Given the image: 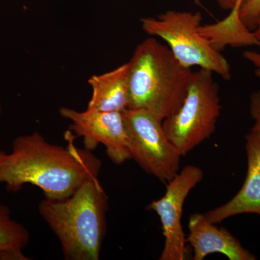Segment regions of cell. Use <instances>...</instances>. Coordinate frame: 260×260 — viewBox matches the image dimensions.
Segmentation results:
<instances>
[{
  "label": "cell",
  "mask_w": 260,
  "mask_h": 260,
  "mask_svg": "<svg viewBox=\"0 0 260 260\" xmlns=\"http://www.w3.org/2000/svg\"><path fill=\"white\" fill-rule=\"evenodd\" d=\"M243 56L255 68V75L260 79V52L256 51H245Z\"/></svg>",
  "instance_id": "17"
},
{
  "label": "cell",
  "mask_w": 260,
  "mask_h": 260,
  "mask_svg": "<svg viewBox=\"0 0 260 260\" xmlns=\"http://www.w3.org/2000/svg\"><path fill=\"white\" fill-rule=\"evenodd\" d=\"M249 109L251 118L254 121L252 129L260 130V90L251 94Z\"/></svg>",
  "instance_id": "15"
},
{
  "label": "cell",
  "mask_w": 260,
  "mask_h": 260,
  "mask_svg": "<svg viewBox=\"0 0 260 260\" xmlns=\"http://www.w3.org/2000/svg\"><path fill=\"white\" fill-rule=\"evenodd\" d=\"M129 63V108L146 111L160 121L175 112L192 74L155 37L137 46Z\"/></svg>",
  "instance_id": "3"
},
{
  "label": "cell",
  "mask_w": 260,
  "mask_h": 260,
  "mask_svg": "<svg viewBox=\"0 0 260 260\" xmlns=\"http://www.w3.org/2000/svg\"><path fill=\"white\" fill-rule=\"evenodd\" d=\"M203 177V169L186 166L168 182L164 196L147 207V209L156 213L161 223L165 243L160 260L185 259L186 237L181 225L183 207L188 194Z\"/></svg>",
  "instance_id": "7"
},
{
  "label": "cell",
  "mask_w": 260,
  "mask_h": 260,
  "mask_svg": "<svg viewBox=\"0 0 260 260\" xmlns=\"http://www.w3.org/2000/svg\"><path fill=\"white\" fill-rule=\"evenodd\" d=\"M253 32H254V37H255L256 40L259 43V46H260V11L257 18H256V26L254 30H253Z\"/></svg>",
  "instance_id": "19"
},
{
  "label": "cell",
  "mask_w": 260,
  "mask_h": 260,
  "mask_svg": "<svg viewBox=\"0 0 260 260\" xmlns=\"http://www.w3.org/2000/svg\"><path fill=\"white\" fill-rule=\"evenodd\" d=\"M208 70L192 72L184 99L162 121L168 139L181 156L210 138L221 112L219 85Z\"/></svg>",
  "instance_id": "4"
},
{
  "label": "cell",
  "mask_w": 260,
  "mask_h": 260,
  "mask_svg": "<svg viewBox=\"0 0 260 260\" xmlns=\"http://www.w3.org/2000/svg\"><path fill=\"white\" fill-rule=\"evenodd\" d=\"M91 97L87 109L123 112L129 108V63L88 80Z\"/></svg>",
  "instance_id": "11"
},
{
  "label": "cell",
  "mask_w": 260,
  "mask_h": 260,
  "mask_svg": "<svg viewBox=\"0 0 260 260\" xmlns=\"http://www.w3.org/2000/svg\"><path fill=\"white\" fill-rule=\"evenodd\" d=\"M200 12L168 10L156 18L140 19L143 31L167 42L173 54L183 66L210 70L223 80L232 78L231 67L220 51L200 34Z\"/></svg>",
  "instance_id": "5"
},
{
  "label": "cell",
  "mask_w": 260,
  "mask_h": 260,
  "mask_svg": "<svg viewBox=\"0 0 260 260\" xmlns=\"http://www.w3.org/2000/svg\"><path fill=\"white\" fill-rule=\"evenodd\" d=\"M30 240V234L23 224L12 218L11 211L0 204V251L8 249L23 250Z\"/></svg>",
  "instance_id": "13"
},
{
  "label": "cell",
  "mask_w": 260,
  "mask_h": 260,
  "mask_svg": "<svg viewBox=\"0 0 260 260\" xmlns=\"http://www.w3.org/2000/svg\"><path fill=\"white\" fill-rule=\"evenodd\" d=\"M59 114L70 121V129L75 138H83L85 148L94 150L104 145L109 158L116 165L131 159L128 150V135L124 112H101L86 110L78 112L61 107Z\"/></svg>",
  "instance_id": "8"
},
{
  "label": "cell",
  "mask_w": 260,
  "mask_h": 260,
  "mask_svg": "<svg viewBox=\"0 0 260 260\" xmlns=\"http://www.w3.org/2000/svg\"><path fill=\"white\" fill-rule=\"evenodd\" d=\"M2 111H3V109H2V104L1 102H0V114H1ZM5 153V152L1 151L0 150V159H1L2 157H3V154Z\"/></svg>",
  "instance_id": "20"
},
{
  "label": "cell",
  "mask_w": 260,
  "mask_h": 260,
  "mask_svg": "<svg viewBox=\"0 0 260 260\" xmlns=\"http://www.w3.org/2000/svg\"><path fill=\"white\" fill-rule=\"evenodd\" d=\"M247 172L237 194L225 204L204 214L208 221L221 223L241 214H256L260 217V130L251 128L245 136Z\"/></svg>",
  "instance_id": "9"
},
{
  "label": "cell",
  "mask_w": 260,
  "mask_h": 260,
  "mask_svg": "<svg viewBox=\"0 0 260 260\" xmlns=\"http://www.w3.org/2000/svg\"><path fill=\"white\" fill-rule=\"evenodd\" d=\"M109 198L99 180L89 179L68 198H45L39 212L59 239L67 260H99L107 232Z\"/></svg>",
  "instance_id": "2"
},
{
  "label": "cell",
  "mask_w": 260,
  "mask_h": 260,
  "mask_svg": "<svg viewBox=\"0 0 260 260\" xmlns=\"http://www.w3.org/2000/svg\"><path fill=\"white\" fill-rule=\"evenodd\" d=\"M29 258L20 249H8L0 251V260H28Z\"/></svg>",
  "instance_id": "16"
},
{
  "label": "cell",
  "mask_w": 260,
  "mask_h": 260,
  "mask_svg": "<svg viewBox=\"0 0 260 260\" xmlns=\"http://www.w3.org/2000/svg\"><path fill=\"white\" fill-rule=\"evenodd\" d=\"M243 1H244V0H242V3H243Z\"/></svg>",
  "instance_id": "21"
},
{
  "label": "cell",
  "mask_w": 260,
  "mask_h": 260,
  "mask_svg": "<svg viewBox=\"0 0 260 260\" xmlns=\"http://www.w3.org/2000/svg\"><path fill=\"white\" fill-rule=\"evenodd\" d=\"M260 11V0H244L240 9L239 18L244 25L253 31L255 28L256 20Z\"/></svg>",
  "instance_id": "14"
},
{
  "label": "cell",
  "mask_w": 260,
  "mask_h": 260,
  "mask_svg": "<svg viewBox=\"0 0 260 260\" xmlns=\"http://www.w3.org/2000/svg\"><path fill=\"white\" fill-rule=\"evenodd\" d=\"M66 147L51 144L38 133L15 138L11 153L0 159V184L16 192L25 184L42 189L45 198H68L85 181L99 177L102 162L87 149L75 145L71 130Z\"/></svg>",
  "instance_id": "1"
},
{
  "label": "cell",
  "mask_w": 260,
  "mask_h": 260,
  "mask_svg": "<svg viewBox=\"0 0 260 260\" xmlns=\"http://www.w3.org/2000/svg\"><path fill=\"white\" fill-rule=\"evenodd\" d=\"M128 150L145 172L169 182L179 172L181 155L164 133L162 121L146 111L124 112Z\"/></svg>",
  "instance_id": "6"
},
{
  "label": "cell",
  "mask_w": 260,
  "mask_h": 260,
  "mask_svg": "<svg viewBox=\"0 0 260 260\" xmlns=\"http://www.w3.org/2000/svg\"><path fill=\"white\" fill-rule=\"evenodd\" d=\"M199 30L219 51L223 50L226 46L232 47L259 46L254 32L241 21L239 8H234L226 18L217 23L200 25Z\"/></svg>",
  "instance_id": "12"
},
{
  "label": "cell",
  "mask_w": 260,
  "mask_h": 260,
  "mask_svg": "<svg viewBox=\"0 0 260 260\" xmlns=\"http://www.w3.org/2000/svg\"><path fill=\"white\" fill-rule=\"evenodd\" d=\"M188 229L186 242L193 248L194 260H203L213 253H220L230 260L256 259L226 229L215 226L203 214L190 215Z\"/></svg>",
  "instance_id": "10"
},
{
  "label": "cell",
  "mask_w": 260,
  "mask_h": 260,
  "mask_svg": "<svg viewBox=\"0 0 260 260\" xmlns=\"http://www.w3.org/2000/svg\"><path fill=\"white\" fill-rule=\"evenodd\" d=\"M216 2L221 9L230 11L237 7L240 8L242 4V0H216Z\"/></svg>",
  "instance_id": "18"
}]
</instances>
